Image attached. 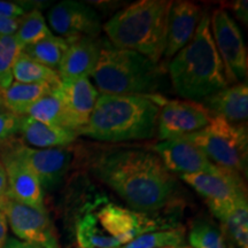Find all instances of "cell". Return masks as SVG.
<instances>
[{"label": "cell", "instance_id": "836d02e7", "mask_svg": "<svg viewBox=\"0 0 248 248\" xmlns=\"http://www.w3.org/2000/svg\"><path fill=\"white\" fill-rule=\"evenodd\" d=\"M2 248H40L35 245L26 243V241L18 240L17 238H7Z\"/></svg>", "mask_w": 248, "mask_h": 248}, {"label": "cell", "instance_id": "4dcf8cb0", "mask_svg": "<svg viewBox=\"0 0 248 248\" xmlns=\"http://www.w3.org/2000/svg\"><path fill=\"white\" fill-rule=\"evenodd\" d=\"M26 14L24 9L16 2L0 0V17L21 18Z\"/></svg>", "mask_w": 248, "mask_h": 248}, {"label": "cell", "instance_id": "7a4b0ae2", "mask_svg": "<svg viewBox=\"0 0 248 248\" xmlns=\"http://www.w3.org/2000/svg\"><path fill=\"white\" fill-rule=\"evenodd\" d=\"M168 71L173 90L185 100L202 101L230 85L214 44L209 14L203 13L193 38L172 57Z\"/></svg>", "mask_w": 248, "mask_h": 248}, {"label": "cell", "instance_id": "4316f807", "mask_svg": "<svg viewBox=\"0 0 248 248\" xmlns=\"http://www.w3.org/2000/svg\"><path fill=\"white\" fill-rule=\"evenodd\" d=\"M191 248H228L226 237L221 226L210 219H195L188 232Z\"/></svg>", "mask_w": 248, "mask_h": 248}, {"label": "cell", "instance_id": "603a6c76", "mask_svg": "<svg viewBox=\"0 0 248 248\" xmlns=\"http://www.w3.org/2000/svg\"><path fill=\"white\" fill-rule=\"evenodd\" d=\"M222 230L238 248H248V200L237 201L219 219Z\"/></svg>", "mask_w": 248, "mask_h": 248}, {"label": "cell", "instance_id": "e575fe53", "mask_svg": "<svg viewBox=\"0 0 248 248\" xmlns=\"http://www.w3.org/2000/svg\"><path fill=\"white\" fill-rule=\"evenodd\" d=\"M7 177H6L5 168L2 166L1 160H0V202L7 195Z\"/></svg>", "mask_w": 248, "mask_h": 248}, {"label": "cell", "instance_id": "8992f818", "mask_svg": "<svg viewBox=\"0 0 248 248\" xmlns=\"http://www.w3.org/2000/svg\"><path fill=\"white\" fill-rule=\"evenodd\" d=\"M91 77L99 94H153L160 88L163 70L144 55L100 39L99 59Z\"/></svg>", "mask_w": 248, "mask_h": 248}, {"label": "cell", "instance_id": "6da1fadb", "mask_svg": "<svg viewBox=\"0 0 248 248\" xmlns=\"http://www.w3.org/2000/svg\"><path fill=\"white\" fill-rule=\"evenodd\" d=\"M91 171L130 209L151 215L171 202L177 190L173 173L157 154L144 148H114L94 157Z\"/></svg>", "mask_w": 248, "mask_h": 248}, {"label": "cell", "instance_id": "8d00e7d4", "mask_svg": "<svg viewBox=\"0 0 248 248\" xmlns=\"http://www.w3.org/2000/svg\"><path fill=\"white\" fill-rule=\"evenodd\" d=\"M225 237H226V235H225ZM226 246H228V248H238L233 243H232L231 240H229L228 238H226Z\"/></svg>", "mask_w": 248, "mask_h": 248}, {"label": "cell", "instance_id": "52a82bcc", "mask_svg": "<svg viewBox=\"0 0 248 248\" xmlns=\"http://www.w3.org/2000/svg\"><path fill=\"white\" fill-rule=\"evenodd\" d=\"M191 142L219 168L247 175L248 133L246 124H233L212 116L199 131L179 138Z\"/></svg>", "mask_w": 248, "mask_h": 248}, {"label": "cell", "instance_id": "5bb4252c", "mask_svg": "<svg viewBox=\"0 0 248 248\" xmlns=\"http://www.w3.org/2000/svg\"><path fill=\"white\" fill-rule=\"evenodd\" d=\"M0 160L7 177V195L17 202L45 209L44 190L28 164L13 150L12 145L1 148Z\"/></svg>", "mask_w": 248, "mask_h": 248}, {"label": "cell", "instance_id": "ac0fdd59", "mask_svg": "<svg viewBox=\"0 0 248 248\" xmlns=\"http://www.w3.org/2000/svg\"><path fill=\"white\" fill-rule=\"evenodd\" d=\"M100 52V39L93 37H71L69 45L58 67L61 82L90 78Z\"/></svg>", "mask_w": 248, "mask_h": 248}, {"label": "cell", "instance_id": "277c9868", "mask_svg": "<svg viewBox=\"0 0 248 248\" xmlns=\"http://www.w3.org/2000/svg\"><path fill=\"white\" fill-rule=\"evenodd\" d=\"M175 226L144 213L120 206L106 198H95L80 209L76 218V239L80 248H117L146 232Z\"/></svg>", "mask_w": 248, "mask_h": 248}, {"label": "cell", "instance_id": "e0dca14e", "mask_svg": "<svg viewBox=\"0 0 248 248\" xmlns=\"http://www.w3.org/2000/svg\"><path fill=\"white\" fill-rule=\"evenodd\" d=\"M203 12L198 4L192 1H172L167 26L166 59L175 57L193 38Z\"/></svg>", "mask_w": 248, "mask_h": 248}, {"label": "cell", "instance_id": "d6986e66", "mask_svg": "<svg viewBox=\"0 0 248 248\" xmlns=\"http://www.w3.org/2000/svg\"><path fill=\"white\" fill-rule=\"evenodd\" d=\"M201 104L212 115L233 124L246 123L248 117V86L246 82L235 83L203 99Z\"/></svg>", "mask_w": 248, "mask_h": 248}, {"label": "cell", "instance_id": "ba28073f", "mask_svg": "<svg viewBox=\"0 0 248 248\" xmlns=\"http://www.w3.org/2000/svg\"><path fill=\"white\" fill-rule=\"evenodd\" d=\"M159 106L156 133L161 141L179 139L203 129L212 120V113L201 102L185 99H167L153 93Z\"/></svg>", "mask_w": 248, "mask_h": 248}, {"label": "cell", "instance_id": "d6a6232c", "mask_svg": "<svg viewBox=\"0 0 248 248\" xmlns=\"http://www.w3.org/2000/svg\"><path fill=\"white\" fill-rule=\"evenodd\" d=\"M233 12L235 17L241 21L244 24L248 23V6L246 0H239V1L232 2L231 5H228Z\"/></svg>", "mask_w": 248, "mask_h": 248}, {"label": "cell", "instance_id": "f1b7e54d", "mask_svg": "<svg viewBox=\"0 0 248 248\" xmlns=\"http://www.w3.org/2000/svg\"><path fill=\"white\" fill-rule=\"evenodd\" d=\"M23 49L14 35L0 36V91L14 82L13 68Z\"/></svg>", "mask_w": 248, "mask_h": 248}, {"label": "cell", "instance_id": "9a60e30c", "mask_svg": "<svg viewBox=\"0 0 248 248\" xmlns=\"http://www.w3.org/2000/svg\"><path fill=\"white\" fill-rule=\"evenodd\" d=\"M171 173H215L223 168L214 164L202 151L184 139L164 140L154 145L153 150Z\"/></svg>", "mask_w": 248, "mask_h": 248}, {"label": "cell", "instance_id": "83f0119b", "mask_svg": "<svg viewBox=\"0 0 248 248\" xmlns=\"http://www.w3.org/2000/svg\"><path fill=\"white\" fill-rule=\"evenodd\" d=\"M51 33L52 32L47 23H46L45 17L39 11L35 9L30 13L24 14L20 18V23H18V28L14 36L23 49L27 46L40 42Z\"/></svg>", "mask_w": 248, "mask_h": 248}, {"label": "cell", "instance_id": "4fadbf2b", "mask_svg": "<svg viewBox=\"0 0 248 248\" xmlns=\"http://www.w3.org/2000/svg\"><path fill=\"white\" fill-rule=\"evenodd\" d=\"M48 24L58 36L63 38L71 37H93L97 38L102 29L101 18L91 6L64 0L49 9Z\"/></svg>", "mask_w": 248, "mask_h": 248}, {"label": "cell", "instance_id": "484cf974", "mask_svg": "<svg viewBox=\"0 0 248 248\" xmlns=\"http://www.w3.org/2000/svg\"><path fill=\"white\" fill-rule=\"evenodd\" d=\"M186 231L183 226H175L166 230L146 232L117 248H176L185 241Z\"/></svg>", "mask_w": 248, "mask_h": 248}, {"label": "cell", "instance_id": "30bf717a", "mask_svg": "<svg viewBox=\"0 0 248 248\" xmlns=\"http://www.w3.org/2000/svg\"><path fill=\"white\" fill-rule=\"evenodd\" d=\"M181 179L206 200L210 213L218 221L237 201L247 198L244 177L230 170L221 169L215 173L183 175Z\"/></svg>", "mask_w": 248, "mask_h": 248}, {"label": "cell", "instance_id": "d590c367", "mask_svg": "<svg viewBox=\"0 0 248 248\" xmlns=\"http://www.w3.org/2000/svg\"><path fill=\"white\" fill-rule=\"evenodd\" d=\"M7 230H8V224L6 221V217L4 214L0 212V248L4 247V245L7 240Z\"/></svg>", "mask_w": 248, "mask_h": 248}, {"label": "cell", "instance_id": "cb8c5ba5", "mask_svg": "<svg viewBox=\"0 0 248 248\" xmlns=\"http://www.w3.org/2000/svg\"><path fill=\"white\" fill-rule=\"evenodd\" d=\"M68 45H69V38H63L51 33L36 44L27 46L26 48H23V52L43 66L57 70Z\"/></svg>", "mask_w": 248, "mask_h": 248}, {"label": "cell", "instance_id": "9c48e42d", "mask_svg": "<svg viewBox=\"0 0 248 248\" xmlns=\"http://www.w3.org/2000/svg\"><path fill=\"white\" fill-rule=\"evenodd\" d=\"M210 31L214 44L224 64L229 83L246 82L248 55L241 31L224 8H217L210 15Z\"/></svg>", "mask_w": 248, "mask_h": 248}, {"label": "cell", "instance_id": "7402d4cb", "mask_svg": "<svg viewBox=\"0 0 248 248\" xmlns=\"http://www.w3.org/2000/svg\"><path fill=\"white\" fill-rule=\"evenodd\" d=\"M15 82L27 84H48L54 88L61 85V79L55 69L43 66L32 60L22 51L15 61L13 68Z\"/></svg>", "mask_w": 248, "mask_h": 248}, {"label": "cell", "instance_id": "8fae6325", "mask_svg": "<svg viewBox=\"0 0 248 248\" xmlns=\"http://www.w3.org/2000/svg\"><path fill=\"white\" fill-rule=\"evenodd\" d=\"M0 212L18 240L40 248H61L46 209L26 206L6 195L0 202Z\"/></svg>", "mask_w": 248, "mask_h": 248}, {"label": "cell", "instance_id": "74e56055", "mask_svg": "<svg viewBox=\"0 0 248 248\" xmlns=\"http://www.w3.org/2000/svg\"><path fill=\"white\" fill-rule=\"evenodd\" d=\"M176 248H191L190 246H179V247H176Z\"/></svg>", "mask_w": 248, "mask_h": 248}, {"label": "cell", "instance_id": "7c38bea8", "mask_svg": "<svg viewBox=\"0 0 248 248\" xmlns=\"http://www.w3.org/2000/svg\"><path fill=\"white\" fill-rule=\"evenodd\" d=\"M11 145L35 173L43 190H53L57 187L73 166L74 152L69 147L39 150L18 141L12 142Z\"/></svg>", "mask_w": 248, "mask_h": 248}, {"label": "cell", "instance_id": "1f68e13d", "mask_svg": "<svg viewBox=\"0 0 248 248\" xmlns=\"http://www.w3.org/2000/svg\"><path fill=\"white\" fill-rule=\"evenodd\" d=\"M20 18L0 17V36H11L16 32Z\"/></svg>", "mask_w": 248, "mask_h": 248}, {"label": "cell", "instance_id": "5b68a950", "mask_svg": "<svg viewBox=\"0 0 248 248\" xmlns=\"http://www.w3.org/2000/svg\"><path fill=\"white\" fill-rule=\"evenodd\" d=\"M171 5L172 1L168 0L136 1L114 14L102 28L114 46L159 63L166 48Z\"/></svg>", "mask_w": 248, "mask_h": 248}, {"label": "cell", "instance_id": "d4e9b609", "mask_svg": "<svg viewBox=\"0 0 248 248\" xmlns=\"http://www.w3.org/2000/svg\"><path fill=\"white\" fill-rule=\"evenodd\" d=\"M58 89L31 105L24 113V116L31 117L45 124L67 128L66 111H64L63 102L61 100Z\"/></svg>", "mask_w": 248, "mask_h": 248}, {"label": "cell", "instance_id": "44dd1931", "mask_svg": "<svg viewBox=\"0 0 248 248\" xmlns=\"http://www.w3.org/2000/svg\"><path fill=\"white\" fill-rule=\"evenodd\" d=\"M48 84H27L13 82L7 89L0 91L2 108L18 116H24L28 108L57 90Z\"/></svg>", "mask_w": 248, "mask_h": 248}, {"label": "cell", "instance_id": "f35d334b", "mask_svg": "<svg viewBox=\"0 0 248 248\" xmlns=\"http://www.w3.org/2000/svg\"><path fill=\"white\" fill-rule=\"evenodd\" d=\"M2 107V105H1V99H0V108Z\"/></svg>", "mask_w": 248, "mask_h": 248}, {"label": "cell", "instance_id": "ffe728a7", "mask_svg": "<svg viewBox=\"0 0 248 248\" xmlns=\"http://www.w3.org/2000/svg\"><path fill=\"white\" fill-rule=\"evenodd\" d=\"M27 146L32 148L68 147L76 140L77 133L64 126L45 124L28 116L21 117L20 130Z\"/></svg>", "mask_w": 248, "mask_h": 248}, {"label": "cell", "instance_id": "f546056e", "mask_svg": "<svg viewBox=\"0 0 248 248\" xmlns=\"http://www.w3.org/2000/svg\"><path fill=\"white\" fill-rule=\"evenodd\" d=\"M21 117L8 110L0 109V144L14 137L20 130Z\"/></svg>", "mask_w": 248, "mask_h": 248}, {"label": "cell", "instance_id": "2e32d148", "mask_svg": "<svg viewBox=\"0 0 248 248\" xmlns=\"http://www.w3.org/2000/svg\"><path fill=\"white\" fill-rule=\"evenodd\" d=\"M63 102L67 117V128L77 135L88 124L99 92L90 78H80L71 82H61L58 89Z\"/></svg>", "mask_w": 248, "mask_h": 248}, {"label": "cell", "instance_id": "3957f363", "mask_svg": "<svg viewBox=\"0 0 248 248\" xmlns=\"http://www.w3.org/2000/svg\"><path fill=\"white\" fill-rule=\"evenodd\" d=\"M159 106L151 94H99L78 135L99 141L144 140L156 133Z\"/></svg>", "mask_w": 248, "mask_h": 248}]
</instances>
